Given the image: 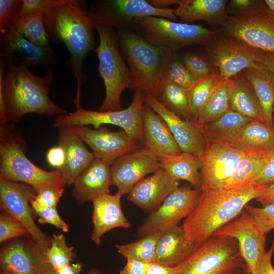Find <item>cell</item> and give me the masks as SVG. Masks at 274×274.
Returning <instances> with one entry per match:
<instances>
[{
  "label": "cell",
  "mask_w": 274,
  "mask_h": 274,
  "mask_svg": "<svg viewBox=\"0 0 274 274\" xmlns=\"http://www.w3.org/2000/svg\"><path fill=\"white\" fill-rule=\"evenodd\" d=\"M264 1L269 8L274 11V0H264Z\"/></svg>",
  "instance_id": "60"
},
{
  "label": "cell",
  "mask_w": 274,
  "mask_h": 274,
  "mask_svg": "<svg viewBox=\"0 0 274 274\" xmlns=\"http://www.w3.org/2000/svg\"><path fill=\"white\" fill-rule=\"evenodd\" d=\"M149 263L133 259H127L126 263L119 274H145Z\"/></svg>",
  "instance_id": "52"
},
{
  "label": "cell",
  "mask_w": 274,
  "mask_h": 274,
  "mask_svg": "<svg viewBox=\"0 0 274 274\" xmlns=\"http://www.w3.org/2000/svg\"><path fill=\"white\" fill-rule=\"evenodd\" d=\"M225 80L220 74L197 80L188 90V98L192 114L196 120L212 93Z\"/></svg>",
  "instance_id": "39"
},
{
  "label": "cell",
  "mask_w": 274,
  "mask_h": 274,
  "mask_svg": "<svg viewBox=\"0 0 274 274\" xmlns=\"http://www.w3.org/2000/svg\"><path fill=\"white\" fill-rule=\"evenodd\" d=\"M81 263L70 264L54 270L57 274H79L82 270Z\"/></svg>",
  "instance_id": "57"
},
{
  "label": "cell",
  "mask_w": 274,
  "mask_h": 274,
  "mask_svg": "<svg viewBox=\"0 0 274 274\" xmlns=\"http://www.w3.org/2000/svg\"><path fill=\"white\" fill-rule=\"evenodd\" d=\"M273 127H274V110H273Z\"/></svg>",
  "instance_id": "64"
},
{
  "label": "cell",
  "mask_w": 274,
  "mask_h": 274,
  "mask_svg": "<svg viewBox=\"0 0 274 274\" xmlns=\"http://www.w3.org/2000/svg\"><path fill=\"white\" fill-rule=\"evenodd\" d=\"M163 79L188 91L197 80L181 59L178 52L169 51L165 59Z\"/></svg>",
  "instance_id": "40"
},
{
  "label": "cell",
  "mask_w": 274,
  "mask_h": 274,
  "mask_svg": "<svg viewBox=\"0 0 274 274\" xmlns=\"http://www.w3.org/2000/svg\"><path fill=\"white\" fill-rule=\"evenodd\" d=\"M61 0H22L15 16H21L33 13L45 14L57 6Z\"/></svg>",
  "instance_id": "48"
},
{
  "label": "cell",
  "mask_w": 274,
  "mask_h": 274,
  "mask_svg": "<svg viewBox=\"0 0 274 274\" xmlns=\"http://www.w3.org/2000/svg\"><path fill=\"white\" fill-rule=\"evenodd\" d=\"M205 46L204 53L224 79H230L246 68L260 66L262 51L220 32Z\"/></svg>",
  "instance_id": "11"
},
{
  "label": "cell",
  "mask_w": 274,
  "mask_h": 274,
  "mask_svg": "<svg viewBox=\"0 0 274 274\" xmlns=\"http://www.w3.org/2000/svg\"><path fill=\"white\" fill-rule=\"evenodd\" d=\"M269 153H248L223 188L231 189L255 183L264 168Z\"/></svg>",
  "instance_id": "34"
},
{
  "label": "cell",
  "mask_w": 274,
  "mask_h": 274,
  "mask_svg": "<svg viewBox=\"0 0 274 274\" xmlns=\"http://www.w3.org/2000/svg\"><path fill=\"white\" fill-rule=\"evenodd\" d=\"M27 145L13 124L0 125V178L23 183L36 192L48 185L64 187L60 172L47 171L33 163L26 156Z\"/></svg>",
  "instance_id": "4"
},
{
  "label": "cell",
  "mask_w": 274,
  "mask_h": 274,
  "mask_svg": "<svg viewBox=\"0 0 274 274\" xmlns=\"http://www.w3.org/2000/svg\"><path fill=\"white\" fill-rule=\"evenodd\" d=\"M274 251V240L268 251H266L262 258L259 274H274V267L272 264V256Z\"/></svg>",
  "instance_id": "54"
},
{
  "label": "cell",
  "mask_w": 274,
  "mask_h": 274,
  "mask_svg": "<svg viewBox=\"0 0 274 274\" xmlns=\"http://www.w3.org/2000/svg\"><path fill=\"white\" fill-rule=\"evenodd\" d=\"M176 266L178 274H231L247 266L235 238L214 235Z\"/></svg>",
  "instance_id": "8"
},
{
  "label": "cell",
  "mask_w": 274,
  "mask_h": 274,
  "mask_svg": "<svg viewBox=\"0 0 274 274\" xmlns=\"http://www.w3.org/2000/svg\"><path fill=\"white\" fill-rule=\"evenodd\" d=\"M122 195L117 192L98 196L91 200L93 204V229L91 240L99 245L102 236L116 228H129L131 224L124 215L121 204Z\"/></svg>",
  "instance_id": "24"
},
{
  "label": "cell",
  "mask_w": 274,
  "mask_h": 274,
  "mask_svg": "<svg viewBox=\"0 0 274 274\" xmlns=\"http://www.w3.org/2000/svg\"><path fill=\"white\" fill-rule=\"evenodd\" d=\"M177 266H170L156 262L148 263L145 274H178Z\"/></svg>",
  "instance_id": "53"
},
{
  "label": "cell",
  "mask_w": 274,
  "mask_h": 274,
  "mask_svg": "<svg viewBox=\"0 0 274 274\" xmlns=\"http://www.w3.org/2000/svg\"><path fill=\"white\" fill-rule=\"evenodd\" d=\"M0 274H13V273L9 272L8 271L1 270Z\"/></svg>",
  "instance_id": "63"
},
{
  "label": "cell",
  "mask_w": 274,
  "mask_h": 274,
  "mask_svg": "<svg viewBox=\"0 0 274 274\" xmlns=\"http://www.w3.org/2000/svg\"><path fill=\"white\" fill-rule=\"evenodd\" d=\"M64 191V187L55 185H48L36 192L34 200L39 205L56 208Z\"/></svg>",
  "instance_id": "47"
},
{
  "label": "cell",
  "mask_w": 274,
  "mask_h": 274,
  "mask_svg": "<svg viewBox=\"0 0 274 274\" xmlns=\"http://www.w3.org/2000/svg\"><path fill=\"white\" fill-rule=\"evenodd\" d=\"M72 195L80 205L109 193L111 185V165L97 158L81 173L74 183Z\"/></svg>",
  "instance_id": "25"
},
{
  "label": "cell",
  "mask_w": 274,
  "mask_h": 274,
  "mask_svg": "<svg viewBox=\"0 0 274 274\" xmlns=\"http://www.w3.org/2000/svg\"><path fill=\"white\" fill-rule=\"evenodd\" d=\"M21 3L20 0H0V31L10 26Z\"/></svg>",
  "instance_id": "49"
},
{
  "label": "cell",
  "mask_w": 274,
  "mask_h": 274,
  "mask_svg": "<svg viewBox=\"0 0 274 274\" xmlns=\"http://www.w3.org/2000/svg\"><path fill=\"white\" fill-rule=\"evenodd\" d=\"M153 6L162 9H168L169 6L175 4V0H148Z\"/></svg>",
  "instance_id": "58"
},
{
  "label": "cell",
  "mask_w": 274,
  "mask_h": 274,
  "mask_svg": "<svg viewBox=\"0 0 274 274\" xmlns=\"http://www.w3.org/2000/svg\"><path fill=\"white\" fill-rule=\"evenodd\" d=\"M247 154H266L274 149V127L252 120L228 144Z\"/></svg>",
  "instance_id": "29"
},
{
  "label": "cell",
  "mask_w": 274,
  "mask_h": 274,
  "mask_svg": "<svg viewBox=\"0 0 274 274\" xmlns=\"http://www.w3.org/2000/svg\"><path fill=\"white\" fill-rule=\"evenodd\" d=\"M41 274H57L53 268H50L42 272Z\"/></svg>",
  "instance_id": "62"
},
{
  "label": "cell",
  "mask_w": 274,
  "mask_h": 274,
  "mask_svg": "<svg viewBox=\"0 0 274 274\" xmlns=\"http://www.w3.org/2000/svg\"><path fill=\"white\" fill-rule=\"evenodd\" d=\"M242 73L253 87L265 123L273 127L274 73L261 65L246 68Z\"/></svg>",
  "instance_id": "31"
},
{
  "label": "cell",
  "mask_w": 274,
  "mask_h": 274,
  "mask_svg": "<svg viewBox=\"0 0 274 274\" xmlns=\"http://www.w3.org/2000/svg\"><path fill=\"white\" fill-rule=\"evenodd\" d=\"M255 183L261 185L274 184V149L269 152L264 168Z\"/></svg>",
  "instance_id": "51"
},
{
  "label": "cell",
  "mask_w": 274,
  "mask_h": 274,
  "mask_svg": "<svg viewBox=\"0 0 274 274\" xmlns=\"http://www.w3.org/2000/svg\"><path fill=\"white\" fill-rule=\"evenodd\" d=\"M133 90L130 105L126 109L118 111L86 110L81 107L80 100L75 99L73 100L75 111L58 115L53 125L57 128L88 125H92L94 128H97L104 124L114 125L121 127L143 145V93L139 89Z\"/></svg>",
  "instance_id": "7"
},
{
  "label": "cell",
  "mask_w": 274,
  "mask_h": 274,
  "mask_svg": "<svg viewBox=\"0 0 274 274\" xmlns=\"http://www.w3.org/2000/svg\"><path fill=\"white\" fill-rule=\"evenodd\" d=\"M34 198L30 201V206L33 214L38 217L40 223L50 224L63 232L68 231V224L61 218L56 208L41 206L34 200Z\"/></svg>",
  "instance_id": "44"
},
{
  "label": "cell",
  "mask_w": 274,
  "mask_h": 274,
  "mask_svg": "<svg viewBox=\"0 0 274 274\" xmlns=\"http://www.w3.org/2000/svg\"><path fill=\"white\" fill-rule=\"evenodd\" d=\"M44 15L38 13L15 16L10 27L35 45L43 47H50V38L44 24Z\"/></svg>",
  "instance_id": "37"
},
{
  "label": "cell",
  "mask_w": 274,
  "mask_h": 274,
  "mask_svg": "<svg viewBox=\"0 0 274 274\" xmlns=\"http://www.w3.org/2000/svg\"><path fill=\"white\" fill-rule=\"evenodd\" d=\"M231 274H250V272L248 266H246L244 268H238L233 271Z\"/></svg>",
  "instance_id": "59"
},
{
  "label": "cell",
  "mask_w": 274,
  "mask_h": 274,
  "mask_svg": "<svg viewBox=\"0 0 274 274\" xmlns=\"http://www.w3.org/2000/svg\"><path fill=\"white\" fill-rule=\"evenodd\" d=\"M247 154L228 144L207 143L198 156L201 189L222 188Z\"/></svg>",
  "instance_id": "17"
},
{
  "label": "cell",
  "mask_w": 274,
  "mask_h": 274,
  "mask_svg": "<svg viewBox=\"0 0 274 274\" xmlns=\"http://www.w3.org/2000/svg\"><path fill=\"white\" fill-rule=\"evenodd\" d=\"M156 99L181 118L195 121L190 109L187 90L163 79Z\"/></svg>",
  "instance_id": "35"
},
{
  "label": "cell",
  "mask_w": 274,
  "mask_h": 274,
  "mask_svg": "<svg viewBox=\"0 0 274 274\" xmlns=\"http://www.w3.org/2000/svg\"><path fill=\"white\" fill-rule=\"evenodd\" d=\"M143 93L144 104L164 119L182 152L198 156L205 149L207 143L195 121L181 118L167 109L152 95Z\"/></svg>",
  "instance_id": "21"
},
{
  "label": "cell",
  "mask_w": 274,
  "mask_h": 274,
  "mask_svg": "<svg viewBox=\"0 0 274 274\" xmlns=\"http://www.w3.org/2000/svg\"><path fill=\"white\" fill-rule=\"evenodd\" d=\"M244 209L256 222L264 234L267 235L274 229V203L262 208L247 204Z\"/></svg>",
  "instance_id": "45"
},
{
  "label": "cell",
  "mask_w": 274,
  "mask_h": 274,
  "mask_svg": "<svg viewBox=\"0 0 274 274\" xmlns=\"http://www.w3.org/2000/svg\"><path fill=\"white\" fill-rule=\"evenodd\" d=\"M259 64L274 73V53L262 51Z\"/></svg>",
  "instance_id": "56"
},
{
  "label": "cell",
  "mask_w": 274,
  "mask_h": 274,
  "mask_svg": "<svg viewBox=\"0 0 274 274\" xmlns=\"http://www.w3.org/2000/svg\"><path fill=\"white\" fill-rule=\"evenodd\" d=\"M179 55L196 80L219 74L218 68L204 52H187Z\"/></svg>",
  "instance_id": "42"
},
{
  "label": "cell",
  "mask_w": 274,
  "mask_h": 274,
  "mask_svg": "<svg viewBox=\"0 0 274 274\" xmlns=\"http://www.w3.org/2000/svg\"><path fill=\"white\" fill-rule=\"evenodd\" d=\"M68 127L91 148L96 158L110 165L119 157L143 148L123 129L113 131L104 125L97 128L87 126Z\"/></svg>",
  "instance_id": "18"
},
{
  "label": "cell",
  "mask_w": 274,
  "mask_h": 274,
  "mask_svg": "<svg viewBox=\"0 0 274 274\" xmlns=\"http://www.w3.org/2000/svg\"><path fill=\"white\" fill-rule=\"evenodd\" d=\"M160 168L171 178L184 180L194 188L201 189L200 163L198 156L182 152L179 154L167 155L158 158Z\"/></svg>",
  "instance_id": "33"
},
{
  "label": "cell",
  "mask_w": 274,
  "mask_h": 274,
  "mask_svg": "<svg viewBox=\"0 0 274 274\" xmlns=\"http://www.w3.org/2000/svg\"><path fill=\"white\" fill-rule=\"evenodd\" d=\"M86 12L94 24L110 26L117 31L133 30L139 20L146 16L174 21L178 18L176 9H159L148 0L95 1Z\"/></svg>",
  "instance_id": "10"
},
{
  "label": "cell",
  "mask_w": 274,
  "mask_h": 274,
  "mask_svg": "<svg viewBox=\"0 0 274 274\" xmlns=\"http://www.w3.org/2000/svg\"><path fill=\"white\" fill-rule=\"evenodd\" d=\"M219 31L253 48L274 53V11L266 4L252 15L229 16Z\"/></svg>",
  "instance_id": "13"
},
{
  "label": "cell",
  "mask_w": 274,
  "mask_h": 274,
  "mask_svg": "<svg viewBox=\"0 0 274 274\" xmlns=\"http://www.w3.org/2000/svg\"><path fill=\"white\" fill-rule=\"evenodd\" d=\"M36 192L30 186L0 178V207L4 211L20 221L39 244L48 249L51 238L41 231L34 221L30 201Z\"/></svg>",
  "instance_id": "14"
},
{
  "label": "cell",
  "mask_w": 274,
  "mask_h": 274,
  "mask_svg": "<svg viewBox=\"0 0 274 274\" xmlns=\"http://www.w3.org/2000/svg\"><path fill=\"white\" fill-rule=\"evenodd\" d=\"M46 159L50 166L60 170L63 167L66 161L64 149L59 145L51 147L47 152Z\"/></svg>",
  "instance_id": "50"
},
{
  "label": "cell",
  "mask_w": 274,
  "mask_h": 274,
  "mask_svg": "<svg viewBox=\"0 0 274 274\" xmlns=\"http://www.w3.org/2000/svg\"><path fill=\"white\" fill-rule=\"evenodd\" d=\"M255 199L260 202L262 207L274 203V184L269 185Z\"/></svg>",
  "instance_id": "55"
},
{
  "label": "cell",
  "mask_w": 274,
  "mask_h": 274,
  "mask_svg": "<svg viewBox=\"0 0 274 274\" xmlns=\"http://www.w3.org/2000/svg\"><path fill=\"white\" fill-rule=\"evenodd\" d=\"M179 184V181L175 180L160 168L135 184L127 194V199L150 214L161 204Z\"/></svg>",
  "instance_id": "22"
},
{
  "label": "cell",
  "mask_w": 274,
  "mask_h": 274,
  "mask_svg": "<svg viewBox=\"0 0 274 274\" xmlns=\"http://www.w3.org/2000/svg\"><path fill=\"white\" fill-rule=\"evenodd\" d=\"M200 188L184 185L179 186L164 200L161 204L150 214L138 228L136 236L143 237L165 230L178 225L195 209L201 193Z\"/></svg>",
  "instance_id": "12"
},
{
  "label": "cell",
  "mask_w": 274,
  "mask_h": 274,
  "mask_svg": "<svg viewBox=\"0 0 274 274\" xmlns=\"http://www.w3.org/2000/svg\"><path fill=\"white\" fill-rule=\"evenodd\" d=\"M94 26L99 38L95 51L98 70L106 89L105 98L98 110H120L123 91L126 89H134L131 73L120 51L116 30L105 25L94 24Z\"/></svg>",
  "instance_id": "6"
},
{
  "label": "cell",
  "mask_w": 274,
  "mask_h": 274,
  "mask_svg": "<svg viewBox=\"0 0 274 274\" xmlns=\"http://www.w3.org/2000/svg\"><path fill=\"white\" fill-rule=\"evenodd\" d=\"M252 120L230 110L215 121L206 124H199L195 121V123L207 144H229L240 130Z\"/></svg>",
  "instance_id": "30"
},
{
  "label": "cell",
  "mask_w": 274,
  "mask_h": 274,
  "mask_svg": "<svg viewBox=\"0 0 274 274\" xmlns=\"http://www.w3.org/2000/svg\"><path fill=\"white\" fill-rule=\"evenodd\" d=\"M226 0H175L178 18L181 22L190 24L196 21L222 25L229 17Z\"/></svg>",
  "instance_id": "27"
},
{
  "label": "cell",
  "mask_w": 274,
  "mask_h": 274,
  "mask_svg": "<svg viewBox=\"0 0 274 274\" xmlns=\"http://www.w3.org/2000/svg\"><path fill=\"white\" fill-rule=\"evenodd\" d=\"M53 79L51 67L45 76H38L27 67L5 65L1 60L0 87L8 121L17 122L29 113L52 117L67 113L49 97Z\"/></svg>",
  "instance_id": "3"
},
{
  "label": "cell",
  "mask_w": 274,
  "mask_h": 274,
  "mask_svg": "<svg viewBox=\"0 0 274 274\" xmlns=\"http://www.w3.org/2000/svg\"><path fill=\"white\" fill-rule=\"evenodd\" d=\"M262 0L228 1L226 10L232 16H246L254 14L265 6Z\"/></svg>",
  "instance_id": "46"
},
{
  "label": "cell",
  "mask_w": 274,
  "mask_h": 274,
  "mask_svg": "<svg viewBox=\"0 0 274 274\" xmlns=\"http://www.w3.org/2000/svg\"><path fill=\"white\" fill-rule=\"evenodd\" d=\"M58 129L59 145L64 150L65 163L58 170L66 185H73L81 173L93 161L95 157L86 148L82 140L68 127Z\"/></svg>",
  "instance_id": "26"
},
{
  "label": "cell",
  "mask_w": 274,
  "mask_h": 274,
  "mask_svg": "<svg viewBox=\"0 0 274 274\" xmlns=\"http://www.w3.org/2000/svg\"><path fill=\"white\" fill-rule=\"evenodd\" d=\"M232 78L225 79L217 87L195 121L199 124L215 121L230 111Z\"/></svg>",
  "instance_id": "36"
},
{
  "label": "cell",
  "mask_w": 274,
  "mask_h": 274,
  "mask_svg": "<svg viewBox=\"0 0 274 274\" xmlns=\"http://www.w3.org/2000/svg\"><path fill=\"white\" fill-rule=\"evenodd\" d=\"M163 232L157 231L141 237L137 241L116 245L118 252L127 259L150 263L154 261L158 239Z\"/></svg>",
  "instance_id": "38"
},
{
  "label": "cell",
  "mask_w": 274,
  "mask_h": 274,
  "mask_svg": "<svg viewBox=\"0 0 274 274\" xmlns=\"http://www.w3.org/2000/svg\"><path fill=\"white\" fill-rule=\"evenodd\" d=\"M232 78L231 109L252 120L265 122L260 103L252 84L242 72Z\"/></svg>",
  "instance_id": "32"
},
{
  "label": "cell",
  "mask_w": 274,
  "mask_h": 274,
  "mask_svg": "<svg viewBox=\"0 0 274 274\" xmlns=\"http://www.w3.org/2000/svg\"><path fill=\"white\" fill-rule=\"evenodd\" d=\"M143 148L158 158L182 152L164 119L144 104L142 113Z\"/></svg>",
  "instance_id": "23"
},
{
  "label": "cell",
  "mask_w": 274,
  "mask_h": 274,
  "mask_svg": "<svg viewBox=\"0 0 274 274\" xmlns=\"http://www.w3.org/2000/svg\"><path fill=\"white\" fill-rule=\"evenodd\" d=\"M73 250L66 244L63 234H53L46 253L47 261L54 270L70 264L76 256Z\"/></svg>",
  "instance_id": "41"
},
{
  "label": "cell",
  "mask_w": 274,
  "mask_h": 274,
  "mask_svg": "<svg viewBox=\"0 0 274 274\" xmlns=\"http://www.w3.org/2000/svg\"><path fill=\"white\" fill-rule=\"evenodd\" d=\"M132 31L153 45L177 52L189 45L206 46L219 32L201 25L177 22L156 16L142 18Z\"/></svg>",
  "instance_id": "9"
},
{
  "label": "cell",
  "mask_w": 274,
  "mask_h": 274,
  "mask_svg": "<svg viewBox=\"0 0 274 274\" xmlns=\"http://www.w3.org/2000/svg\"><path fill=\"white\" fill-rule=\"evenodd\" d=\"M270 185L255 183L231 189L201 190L195 209L182 225L188 243L198 247L235 219Z\"/></svg>",
  "instance_id": "1"
},
{
  "label": "cell",
  "mask_w": 274,
  "mask_h": 274,
  "mask_svg": "<svg viewBox=\"0 0 274 274\" xmlns=\"http://www.w3.org/2000/svg\"><path fill=\"white\" fill-rule=\"evenodd\" d=\"M0 32L1 60L5 65L49 67L55 64L56 57L51 46L43 47L35 45L12 27Z\"/></svg>",
  "instance_id": "19"
},
{
  "label": "cell",
  "mask_w": 274,
  "mask_h": 274,
  "mask_svg": "<svg viewBox=\"0 0 274 274\" xmlns=\"http://www.w3.org/2000/svg\"><path fill=\"white\" fill-rule=\"evenodd\" d=\"M117 33L120 51L131 73L133 90L139 89L156 98L163 80L164 62L170 50L150 43L132 30Z\"/></svg>",
  "instance_id": "5"
},
{
  "label": "cell",
  "mask_w": 274,
  "mask_h": 274,
  "mask_svg": "<svg viewBox=\"0 0 274 274\" xmlns=\"http://www.w3.org/2000/svg\"><path fill=\"white\" fill-rule=\"evenodd\" d=\"M214 235L235 238L250 274H259L266 252V235L245 209L235 219L217 231Z\"/></svg>",
  "instance_id": "16"
},
{
  "label": "cell",
  "mask_w": 274,
  "mask_h": 274,
  "mask_svg": "<svg viewBox=\"0 0 274 274\" xmlns=\"http://www.w3.org/2000/svg\"><path fill=\"white\" fill-rule=\"evenodd\" d=\"M87 274H102L100 270L96 268H91Z\"/></svg>",
  "instance_id": "61"
},
{
  "label": "cell",
  "mask_w": 274,
  "mask_h": 274,
  "mask_svg": "<svg viewBox=\"0 0 274 274\" xmlns=\"http://www.w3.org/2000/svg\"><path fill=\"white\" fill-rule=\"evenodd\" d=\"M29 235L25 227L18 220L2 211L0 215V243Z\"/></svg>",
  "instance_id": "43"
},
{
  "label": "cell",
  "mask_w": 274,
  "mask_h": 274,
  "mask_svg": "<svg viewBox=\"0 0 274 274\" xmlns=\"http://www.w3.org/2000/svg\"><path fill=\"white\" fill-rule=\"evenodd\" d=\"M196 248L188 243L182 225H176L163 231L157 243L154 262L176 266Z\"/></svg>",
  "instance_id": "28"
},
{
  "label": "cell",
  "mask_w": 274,
  "mask_h": 274,
  "mask_svg": "<svg viewBox=\"0 0 274 274\" xmlns=\"http://www.w3.org/2000/svg\"><path fill=\"white\" fill-rule=\"evenodd\" d=\"M47 249L30 235L8 241L1 248V270L13 274H41L53 268L47 261Z\"/></svg>",
  "instance_id": "15"
},
{
  "label": "cell",
  "mask_w": 274,
  "mask_h": 274,
  "mask_svg": "<svg viewBox=\"0 0 274 274\" xmlns=\"http://www.w3.org/2000/svg\"><path fill=\"white\" fill-rule=\"evenodd\" d=\"M160 168L158 158L144 148L126 154L111 165L112 185L122 195L149 174Z\"/></svg>",
  "instance_id": "20"
},
{
  "label": "cell",
  "mask_w": 274,
  "mask_h": 274,
  "mask_svg": "<svg viewBox=\"0 0 274 274\" xmlns=\"http://www.w3.org/2000/svg\"><path fill=\"white\" fill-rule=\"evenodd\" d=\"M84 2L61 0L44 15V24L49 38L63 43L70 57V72L76 80V96L80 97L81 88L86 76L82 70L83 60L90 51H96L94 23L87 15Z\"/></svg>",
  "instance_id": "2"
}]
</instances>
